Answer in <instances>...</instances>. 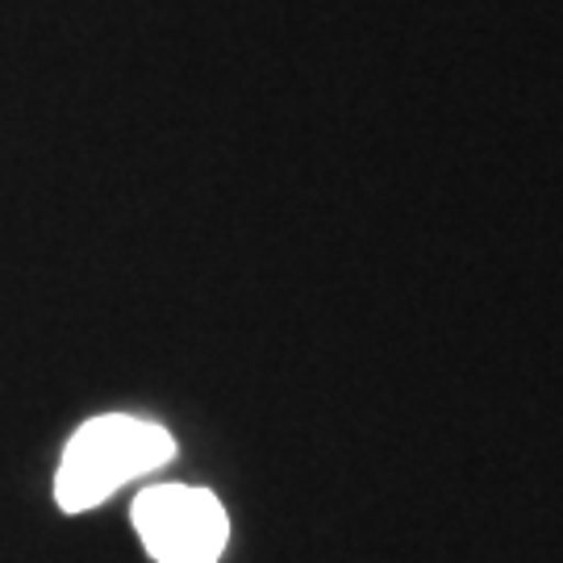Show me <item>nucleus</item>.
<instances>
[{
  "label": "nucleus",
  "instance_id": "obj_1",
  "mask_svg": "<svg viewBox=\"0 0 563 563\" xmlns=\"http://www.w3.org/2000/svg\"><path fill=\"white\" fill-rule=\"evenodd\" d=\"M176 455V439L155 422L130 413H104L84 422L63 451L55 476V501L67 514H84L109 501L125 481L146 476Z\"/></svg>",
  "mask_w": 563,
  "mask_h": 563
},
{
  "label": "nucleus",
  "instance_id": "obj_2",
  "mask_svg": "<svg viewBox=\"0 0 563 563\" xmlns=\"http://www.w3.org/2000/svg\"><path fill=\"white\" fill-rule=\"evenodd\" d=\"M134 530L155 563H218L230 518L209 488L159 484L134 501Z\"/></svg>",
  "mask_w": 563,
  "mask_h": 563
}]
</instances>
